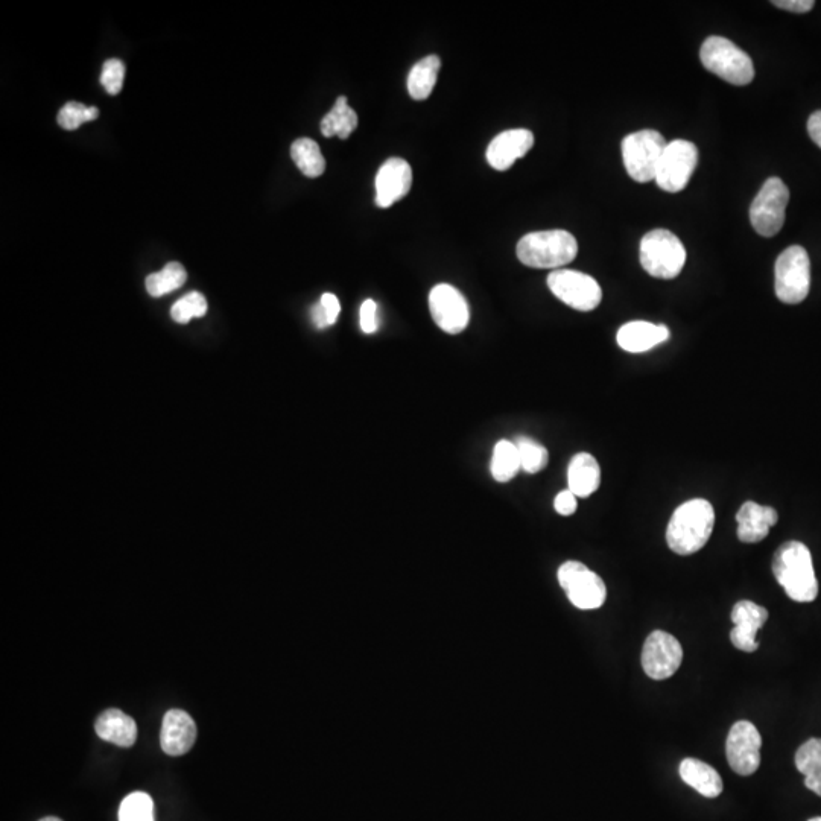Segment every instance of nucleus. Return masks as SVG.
<instances>
[{
	"label": "nucleus",
	"mask_w": 821,
	"mask_h": 821,
	"mask_svg": "<svg viewBox=\"0 0 821 821\" xmlns=\"http://www.w3.org/2000/svg\"><path fill=\"white\" fill-rule=\"evenodd\" d=\"M715 525V511L706 499H691L674 511L666 528V542L671 551L691 555L704 548Z\"/></svg>",
	"instance_id": "nucleus-1"
},
{
	"label": "nucleus",
	"mask_w": 821,
	"mask_h": 821,
	"mask_svg": "<svg viewBox=\"0 0 821 821\" xmlns=\"http://www.w3.org/2000/svg\"><path fill=\"white\" fill-rule=\"evenodd\" d=\"M577 239L566 230H548L525 235L517 244V257L530 268H560L577 257Z\"/></svg>",
	"instance_id": "nucleus-3"
},
{
	"label": "nucleus",
	"mask_w": 821,
	"mask_h": 821,
	"mask_svg": "<svg viewBox=\"0 0 821 821\" xmlns=\"http://www.w3.org/2000/svg\"><path fill=\"white\" fill-rule=\"evenodd\" d=\"M522 470L520 467L519 451L514 441L501 440L493 449L490 472L498 482H508Z\"/></svg>",
	"instance_id": "nucleus-27"
},
{
	"label": "nucleus",
	"mask_w": 821,
	"mask_h": 821,
	"mask_svg": "<svg viewBox=\"0 0 821 821\" xmlns=\"http://www.w3.org/2000/svg\"><path fill=\"white\" fill-rule=\"evenodd\" d=\"M40 821H63V820H61V818H58V817H45V818H42V820H40Z\"/></svg>",
	"instance_id": "nucleus-41"
},
{
	"label": "nucleus",
	"mask_w": 821,
	"mask_h": 821,
	"mask_svg": "<svg viewBox=\"0 0 821 821\" xmlns=\"http://www.w3.org/2000/svg\"><path fill=\"white\" fill-rule=\"evenodd\" d=\"M413 186V169L406 160L393 157L379 169L376 177V204L382 209L405 198Z\"/></svg>",
	"instance_id": "nucleus-15"
},
{
	"label": "nucleus",
	"mask_w": 821,
	"mask_h": 821,
	"mask_svg": "<svg viewBox=\"0 0 821 821\" xmlns=\"http://www.w3.org/2000/svg\"><path fill=\"white\" fill-rule=\"evenodd\" d=\"M429 309L435 324L449 335H458L469 326L470 308L466 297L447 283L432 288Z\"/></svg>",
	"instance_id": "nucleus-14"
},
{
	"label": "nucleus",
	"mask_w": 821,
	"mask_h": 821,
	"mask_svg": "<svg viewBox=\"0 0 821 821\" xmlns=\"http://www.w3.org/2000/svg\"><path fill=\"white\" fill-rule=\"evenodd\" d=\"M558 583L569 601L580 610L600 609L607 598V587L600 575L580 562H566L558 569Z\"/></svg>",
	"instance_id": "nucleus-9"
},
{
	"label": "nucleus",
	"mask_w": 821,
	"mask_h": 821,
	"mask_svg": "<svg viewBox=\"0 0 821 821\" xmlns=\"http://www.w3.org/2000/svg\"><path fill=\"white\" fill-rule=\"evenodd\" d=\"M809 821H821V817L811 818V820H809Z\"/></svg>",
	"instance_id": "nucleus-42"
},
{
	"label": "nucleus",
	"mask_w": 821,
	"mask_h": 821,
	"mask_svg": "<svg viewBox=\"0 0 821 821\" xmlns=\"http://www.w3.org/2000/svg\"><path fill=\"white\" fill-rule=\"evenodd\" d=\"M95 730L102 741L111 742L118 747H131L137 739L136 721L119 709H108L99 715Z\"/></svg>",
	"instance_id": "nucleus-21"
},
{
	"label": "nucleus",
	"mask_w": 821,
	"mask_h": 821,
	"mask_svg": "<svg viewBox=\"0 0 821 821\" xmlns=\"http://www.w3.org/2000/svg\"><path fill=\"white\" fill-rule=\"evenodd\" d=\"M679 773L686 785L707 799H715L723 793L720 774L706 762L694 758L685 759L680 764Z\"/></svg>",
	"instance_id": "nucleus-23"
},
{
	"label": "nucleus",
	"mask_w": 821,
	"mask_h": 821,
	"mask_svg": "<svg viewBox=\"0 0 821 821\" xmlns=\"http://www.w3.org/2000/svg\"><path fill=\"white\" fill-rule=\"evenodd\" d=\"M548 286L560 302L575 311H593L603 300L600 283L580 271H552L548 276Z\"/></svg>",
	"instance_id": "nucleus-11"
},
{
	"label": "nucleus",
	"mask_w": 821,
	"mask_h": 821,
	"mask_svg": "<svg viewBox=\"0 0 821 821\" xmlns=\"http://www.w3.org/2000/svg\"><path fill=\"white\" fill-rule=\"evenodd\" d=\"M291 157L306 177L317 178L326 171V160L321 153L320 146L315 140L303 137L297 139L291 146Z\"/></svg>",
	"instance_id": "nucleus-26"
},
{
	"label": "nucleus",
	"mask_w": 821,
	"mask_h": 821,
	"mask_svg": "<svg viewBox=\"0 0 821 821\" xmlns=\"http://www.w3.org/2000/svg\"><path fill=\"white\" fill-rule=\"evenodd\" d=\"M790 203V189L780 178L765 181L750 207L753 229L764 238H773L785 224V212Z\"/></svg>",
	"instance_id": "nucleus-8"
},
{
	"label": "nucleus",
	"mask_w": 821,
	"mask_h": 821,
	"mask_svg": "<svg viewBox=\"0 0 821 821\" xmlns=\"http://www.w3.org/2000/svg\"><path fill=\"white\" fill-rule=\"evenodd\" d=\"M207 300L200 292H191L180 298L171 309V317L175 323L186 324L192 318H201L206 315Z\"/></svg>",
	"instance_id": "nucleus-32"
},
{
	"label": "nucleus",
	"mask_w": 821,
	"mask_h": 821,
	"mask_svg": "<svg viewBox=\"0 0 821 821\" xmlns=\"http://www.w3.org/2000/svg\"><path fill=\"white\" fill-rule=\"evenodd\" d=\"M666 145L668 142L659 131L642 130L628 134L622 140V159L628 175L638 183L656 180Z\"/></svg>",
	"instance_id": "nucleus-7"
},
{
	"label": "nucleus",
	"mask_w": 821,
	"mask_h": 821,
	"mask_svg": "<svg viewBox=\"0 0 821 821\" xmlns=\"http://www.w3.org/2000/svg\"><path fill=\"white\" fill-rule=\"evenodd\" d=\"M805 785L808 790H811L812 793H815L817 796L821 797V774H817V776L812 777H805Z\"/></svg>",
	"instance_id": "nucleus-40"
},
{
	"label": "nucleus",
	"mask_w": 821,
	"mask_h": 821,
	"mask_svg": "<svg viewBox=\"0 0 821 821\" xmlns=\"http://www.w3.org/2000/svg\"><path fill=\"white\" fill-rule=\"evenodd\" d=\"M771 4H773L774 7L779 8V10L803 14L811 11L812 8H814L815 2H812V0H774Z\"/></svg>",
	"instance_id": "nucleus-38"
},
{
	"label": "nucleus",
	"mask_w": 821,
	"mask_h": 821,
	"mask_svg": "<svg viewBox=\"0 0 821 821\" xmlns=\"http://www.w3.org/2000/svg\"><path fill=\"white\" fill-rule=\"evenodd\" d=\"M519 451L520 467L527 473H539L548 466L549 454L543 444L530 437H517L514 441Z\"/></svg>",
	"instance_id": "nucleus-29"
},
{
	"label": "nucleus",
	"mask_w": 821,
	"mask_h": 821,
	"mask_svg": "<svg viewBox=\"0 0 821 821\" xmlns=\"http://www.w3.org/2000/svg\"><path fill=\"white\" fill-rule=\"evenodd\" d=\"M796 767L805 777L821 774V739H809L797 750Z\"/></svg>",
	"instance_id": "nucleus-33"
},
{
	"label": "nucleus",
	"mask_w": 821,
	"mask_h": 821,
	"mask_svg": "<svg viewBox=\"0 0 821 821\" xmlns=\"http://www.w3.org/2000/svg\"><path fill=\"white\" fill-rule=\"evenodd\" d=\"M186 280H188V273L183 265L171 262L159 273L149 274L146 277V291L153 297H162V295L177 291L186 283Z\"/></svg>",
	"instance_id": "nucleus-28"
},
{
	"label": "nucleus",
	"mask_w": 821,
	"mask_h": 821,
	"mask_svg": "<svg viewBox=\"0 0 821 821\" xmlns=\"http://www.w3.org/2000/svg\"><path fill=\"white\" fill-rule=\"evenodd\" d=\"M773 574L777 583L796 603H812L818 595L812 555L800 542L783 543L773 558Z\"/></svg>",
	"instance_id": "nucleus-2"
},
{
	"label": "nucleus",
	"mask_w": 821,
	"mask_h": 821,
	"mask_svg": "<svg viewBox=\"0 0 821 821\" xmlns=\"http://www.w3.org/2000/svg\"><path fill=\"white\" fill-rule=\"evenodd\" d=\"M99 116V110L96 107H87L81 102H67L60 113H58V125L63 130H77L86 122L96 121Z\"/></svg>",
	"instance_id": "nucleus-31"
},
{
	"label": "nucleus",
	"mask_w": 821,
	"mask_h": 821,
	"mask_svg": "<svg viewBox=\"0 0 821 821\" xmlns=\"http://www.w3.org/2000/svg\"><path fill=\"white\" fill-rule=\"evenodd\" d=\"M808 133L812 142L821 148V111H815L808 121Z\"/></svg>",
	"instance_id": "nucleus-39"
},
{
	"label": "nucleus",
	"mask_w": 821,
	"mask_h": 821,
	"mask_svg": "<svg viewBox=\"0 0 821 821\" xmlns=\"http://www.w3.org/2000/svg\"><path fill=\"white\" fill-rule=\"evenodd\" d=\"M569 490L577 498H589L601 484L600 464L586 452L575 455L568 469Z\"/></svg>",
	"instance_id": "nucleus-22"
},
{
	"label": "nucleus",
	"mask_w": 821,
	"mask_h": 821,
	"mask_svg": "<svg viewBox=\"0 0 821 821\" xmlns=\"http://www.w3.org/2000/svg\"><path fill=\"white\" fill-rule=\"evenodd\" d=\"M125 66L118 58L107 60L102 66L101 84L108 95H118L124 86Z\"/></svg>",
	"instance_id": "nucleus-34"
},
{
	"label": "nucleus",
	"mask_w": 821,
	"mask_h": 821,
	"mask_svg": "<svg viewBox=\"0 0 821 821\" xmlns=\"http://www.w3.org/2000/svg\"><path fill=\"white\" fill-rule=\"evenodd\" d=\"M359 324H361L362 332L367 333V335H371V333L378 330V305H376L375 300L368 298L362 303L361 311H359Z\"/></svg>",
	"instance_id": "nucleus-35"
},
{
	"label": "nucleus",
	"mask_w": 821,
	"mask_h": 821,
	"mask_svg": "<svg viewBox=\"0 0 821 821\" xmlns=\"http://www.w3.org/2000/svg\"><path fill=\"white\" fill-rule=\"evenodd\" d=\"M700 60L709 72L733 86H747L755 78L752 58L724 37H709L701 46Z\"/></svg>",
	"instance_id": "nucleus-4"
},
{
	"label": "nucleus",
	"mask_w": 821,
	"mask_h": 821,
	"mask_svg": "<svg viewBox=\"0 0 821 821\" xmlns=\"http://www.w3.org/2000/svg\"><path fill=\"white\" fill-rule=\"evenodd\" d=\"M686 262L685 245L673 232L656 229L641 241V265L656 279H676Z\"/></svg>",
	"instance_id": "nucleus-5"
},
{
	"label": "nucleus",
	"mask_w": 821,
	"mask_h": 821,
	"mask_svg": "<svg viewBox=\"0 0 821 821\" xmlns=\"http://www.w3.org/2000/svg\"><path fill=\"white\" fill-rule=\"evenodd\" d=\"M358 127V115L347 101L346 96H340L332 110L321 121V134L324 137L338 136L346 140Z\"/></svg>",
	"instance_id": "nucleus-25"
},
{
	"label": "nucleus",
	"mask_w": 821,
	"mask_h": 821,
	"mask_svg": "<svg viewBox=\"0 0 821 821\" xmlns=\"http://www.w3.org/2000/svg\"><path fill=\"white\" fill-rule=\"evenodd\" d=\"M774 289L780 302L799 305L811 288V260L799 245L787 248L776 260Z\"/></svg>",
	"instance_id": "nucleus-6"
},
{
	"label": "nucleus",
	"mask_w": 821,
	"mask_h": 821,
	"mask_svg": "<svg viewBox=\"0 0 821 821\" xmlns=\"http://www.w3.org/2000/svg\"><path fill=\"white\" fill-rule=\"evenodd\" d=\"M534 146V134L525 128L508 130L496 136L487 148V160L496 171H507L516 160L530 153Z\"/></svg>",
	"instance_id": "nucleus-18"
},
{
	"label": "nucleus",
	"mask_w": 821,
	"mask_h": 821,
	"mask_svg": "<svg viewBox=\"0 0 821 821\" xmlns=\"http://www.w3.org/2000/svg\"><path fill=\"white\" fill-rule=\"evenodd\" d=\"M440 67V58L437 55H428L411 69L408 75V92L411 98L416 101H425L431 96L437 84Z\"/></svg>",
	"instance_id": "nucleus-24"
},
{
	"label": "nucleus",
	"mask_w": 821,
	"mask_h": 821,
	"mask_svg": "<svg viewBox=\"0 0 821 821\" xmlns=\"http://www.w3.org/2000/svg\"><path fill=\"white\" fill-rule=\"evenodd\" d=\"M761 733L750 721H738L730 729L726 756L730 767L739 776H752L761 765Z\"/></svg>",
	"instance_id": "nucleus-13"
},
{
	"label": "nucleus",
	"mask_w": 821,
	"mask_h": 821,
	"mask_svg": "<svg viewBox=\"0 0 821 821\" xmlns=\"http://www.w3.org/2000/svg\"><path fill=\"white\" fill-rule=\"evenodd\" d=\"M197 741V724L188 712L171 709L163 717L160 745L169 756H183L191 752Z\"/></svg>",
	"instance_id": "nucleus-17"
},
{
	"label": "nucleus",
	"mask_w": 821,
	"mask_h": 821,
	"mask_svg": "<svg viewBox=\"0 0 821 821\" xmlns=\"http://www.w3.org/2000/svg\"><path fill=\"white\" fill-rule=\"evenodd\" d=\"M777 520L779 514L774 508L764 507L753 501L745 502L736 513L738 539L744 543L762 542L777 524Z\"/></svg>",
	"instance_id": "nucleus-19"
},
{
	"label": "nucleus",
	"mask_w": 821,
	"mask_h": 821,
	"mask_svg": "<svg viewBox=\"0 0 821 821\" xmlns=\"http://www.w3.org/2000/svg\"><path fill=\"white\" fill-rule=\"evenodd\" d=\"M669 340V329L650 321H630L618 330L616 341L625 352L644 353Z\"/></svg>",
	"instance_id": "nucleus-20"
},
{
	"label": "nucleus",
	"mask_w": 821,
	"mask_h": 821,
	"mask_svg": "<svg viewBox=\"0 0 821 821\" xmlns=\"http://www.w3.org/2000/svg\"><path fill=\"white\" fill-rule=\"evenodd\" d=\"M683 648L673 634L656 630L648 636L642 650V668L653 680H666L682 665Z\"/></svg>",
	"instance_id": "nucleus-12"
},
{
	"label": "nucleus",
	"mask_w": 821,
	"mask_h": 821,
	"mask_svg": "<svg viewBox=\"0 0 821 821\" xmlns=\"http://www.w3.org/2000/svg\"><path fill=\"white\" fill-rule=\"evenodd\" d=\"M320 305L323 308L324 315H326L327 324L333 326L337 323L341 312L340 300H338L337 295L329 294V292L321 295Z\"/></svg>",
	"instance_id": "nucleus-36"
},
{
	"label": "nucleus",
	"mask_w": 821,
	"mask_h": 821,
	"mask_svg": "<svg viewBox=\"0 0 821 821\" xmlns=\"http://www.w3.org/2000/svg\"><path fill=\"white\" fill-rule=\"evenodd\" d=\"M698 163V149L689 140L669 142L657 169L656 183L662 191L682 192L688 186Z\"/></svg>",
	"instance_id": "nucleus-10"
},
{
	"label": "nucleus",
	"mask_w": 821,
	"mask_h": 821,
	"mask_svg": "<svg viewBox=\"0 0 821 821\" xmlns=\"http://www.w3.org/2000/svg\"><path fill=\"white\" fill-rule=\"evenodd\" d=\"M554 508L562 516H572L577 511V496L569 489L563 490L555 498Z\"/></svg>",
	"instance_id": "nucleus-37"
},
{
	"label": "nucleus",
	"mask_w": 821,
	"mask_h": 821,
	"mask_svg": "<svg viewBox=\"0 0 821 821\" xmlns=\"http://www.w3.org/2000/svg\"><path fill=\"white\" fill-rule=\"evenodd\" d=\"M768 619L765 607L752 601H739L732 610V621L735 624L730 631V641L744 653H755L759 648L756 634L764 627Z\"/></svg>",
	"instance_id": "nucleus-16"
},
{
	"label": "nucleus",
	"mask_w": 821,
	"mask_h": 821,
	"mask_svg": "<svg viewBox=\"0 0 821 821\" xmlns=\"http://www.w3.org/2000/svg\"><path fill=\"white\" fill-rule=\"evenodd\" d=\"M119 821H156L154 802L149 794L136 791L122 800Z\"/></svg>",
	"instance_id": "nucleus-30"
}]
</instances>
